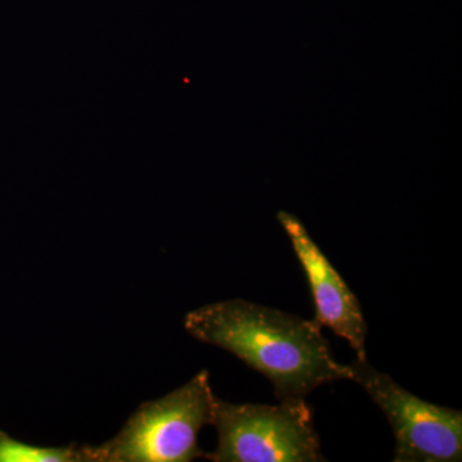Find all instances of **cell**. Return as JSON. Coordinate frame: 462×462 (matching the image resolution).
Instances as JSON below:
<instances>
[{
	"label": "cell",
	"mask_w": 462,
	"mask_h": 462,
	"mask_svg": "<svg viewBox=\"0 0 462 462\" xmlns=\"http://www.w3.org/2000/svg\"><path fill=\"white\" fill-rule=\"evenodd\" d=\"M184 328L266 376L279 400L305 397L351 376L348 366L334 357L318 322L272 307L245 300L209 303L187 314Z\"/></svg>",
	"instance_id": "6da1fadb"
},
{
	"label": "cell",
	"mask_w": 462,
	"mask_h": 462,
	"mask_svg": "<svg viewBox=\"0 0 462 462\" xmlns=\"http://www.w3.org/2000/svg\"><path fill=\"white\" fill-rule=\"evenodd\" d=\"M207 370L158 400L139 406L112 439L81 446L85 462H190L205 457L199 436L212 425L216 402Z\"/></svg>",
	"instance_id": "7a4b0ae2"
},
{
	"label": "cell",
	"mask_w": 462,
	"mask_h": 462,
	"mask_svg": "<svg viewBox=\"0 0 462 462\" xmlns=\"http://www.w3.org/2000/svg\"><path fill=\"white\" fill-rule=\"evenodd\" d=\"M212 425L217 447L205 457L214 462L325 461L314 409L305 397L282 398L279 404L216 398Z\"/></svg>",
	"instance_id": "3957f363"
},
{
	"label": "cell",
	"mask_w": 462,
	"mask_h": 462,
	"mask_svg": "<svg viewBox=\"0 0 462 462\" xmlns=\"http://www.w3.org/2000/svg\"><path fill=\"white\" fill-rule=\"evenodd\" d=\"M357 383L384 412L393 430L396 462L462 460V412L422 401L367 360L346 365Z\"/></svg>",
	"instance_id": "277c9868"
},
{
	"label": "cell",
	"mask_w": 462,
	"mask_h": 462,
	"mask_svg": "<svg viewBox=\"0 0 462 462\" xmlns=\"http://www.w3.org/2000/svg\"><path fill=\"white\" fill-rule=\"evenodd\" d=\"M278 221L291 239L294 254L309 281L316 309L314 320L321 328H329L334 334L346 339L356 352L357 360H367V324L360 300L297 216L281 211Z\"/></svg>",
	"instance_id": "5b68a950"
},
{
	"label": "cell",
	"mask_w": 462,
	"mask_h": 462,
	"mask_svg": "<svg viewBox=\"0 0 462 462\" xmlns=\"http://www.w3.org/2000/svg\"><path fill=\"white\" fill-rule=\"evenodd\" d=\"M0 462H85V458L79 446H33L0 431Z\"/></svg>",
	"instance_id": "8992f818"
}]
</instances>
